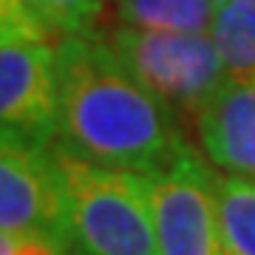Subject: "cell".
Returning <instances> with one entry per match:
<instances>
[{
    "instance_id": "8",
    "label": "cell",
    "mask_w": 255,
    "mask_h": 255,
    "mask_svg": "<svg viewBox=\"0 0 255 255\" xmlns=\"http://www.w3.org/2000/svg\"><path fill=\"white\" fill-rule=\"evenodd\" d=\"M221 0H114L117 23L153 31L210 34Z\"/></svg>"
},
{
    "instance_id": "1",
    "label": "cell",
    "mask_w": 255,
    "mask_h": 255,
    "mask_svg": "<svg viewBox=\"0 0 255 255\" xmlns=\"http://www.w3.org/2000/svg\"><path fill=\"white\" fill-rule=\"evenodd\" d=\"M54 145L82 162L153 176L184 153V133L164 100L145 88L100 34L54 43Z\"/></svg>"
},
{
    "instance_id": "3",
    "label": "cell",
    "mask_w": 255,
    "mask_h": 255,
    "mask_svg": "<svg viewBox=\"0 0 255 255\" xmlns=\"http://www.w3.org/2000/svg\"><path fill=\"white\" fill-rule=\"evenodd\" d=\"M108 48L145 88L164 100L176 114H193L227 77L221 54L210 34L153 31L111 26L102 31Z\"/></svg>"
},
{
    "instance_id": "7",
    "label": "cell",
    "mask_w": 255,
    "mask_h": 255,
    "mask_svg": "<svg viewBox=\"0 0 255 255\" xmlns=\"http://www.w3.org/2000/svg\"><path fill=\"white\" fill-rule=\"evenodd\" d=\"M193 119L213 167L255 179V77H224Z\"/></svg>"
},
{
    "instance_id": "6",
    "label": "cell",
    "mask_w": 255,
    "mask_h": 255,
    "mask_svg": "<svg viewBox=\"0 0 255 255\" xmlns=\"http://www.w3.org/2000/svg\"><path fill=\"white\" fill-rule=\"evenodd\" d=\"M0 133L51 145L57 133V54L48 40L0 43Z\"/></svg>"
},
{
    "instance_id": "11",
    "label": "cell",
    "mask_w": 255,
    "mask_h": 255,
    "mask_svg": "<svg viewBox=\"0 0 255 255\" xmlns=\"http://www.w3.org/2000/svg\"><path fill=\"white\" fill-rule=\"evenodd\" d=\"M105 6L108 0H26V9L37 26L54 43L71 34H94Z\"/></svg>"
},
{
    "instance_id": "2",
    "label": "cell",
    "mask_w": 255,
    "mask_h": 255,
    "mask_svg": "<svg viewBox=\"0 0 255 255\" xmlns=\"http://www.w3.org/2000/svg\"><path fill=\"white\" fill-rule=\"evenodd\" d=\"M65 184V255H159L147 176L82 162L54 145Z\"/></svg>"
},
{
    "instance_id": "12",
    "label": "cell",
    "mask_w": 255,
    "mask_h": 255,
    "mask_svg": "<svg viewBox=\"0 0 255 255\" xmlns=\"http://www.w3.org/2000/svg\"><path fill=\"white\" fill-rule=\"evenodd\" d=\"M3 40H48L26 9V0H0V43Z\"/></svg>"
},
{
    "instance_id": "4",
    "label": "cell",
    "mask_w": 255,
    "mask_h": 255,
    "mask_svg": "<svg viewBox=\"0 0 255 255\" xmlns=\"http://www.w3.org/2000/svg\"><path fill=\"white\" fill-rule=\"evenodd\" d=\"M216 182L219 173L190 145L173 164L147 176L159 255H221Z\"/></svg>"
},
{
    "instance_id": "9",
    "label": "cell",
    "mask_w": 255,
    "mask_h": 255,
    "mask_svg": "<svg viewBox=\"0 0 255 255\" xmlns=\"http://www.w3.org/2000/svg\"><path fill=\"white\" fill-rule=\"evenodd\" d=\"M221 255H255V179L224 173L216 182Z\"/></svg>"
},
{
    "instance_id": "13",
    "label": "cell",
    "mask_w": 255,
    "mask_h": 255,
    "mask_svg": "<svg viewBox=\"0 0 255 255\" xmlns=\"http://www.w3.org/2000/svg\"><path fill=\"white\" fill-rule=\"evenodd\" d=\"M14 255H65V250L51 238H40V236H28L17 241V253Z\"/></svg>"
},
{
    "instance_id": "14",
    "label": "cell",
    "mask_w": 255,
    "mask_h": 255,
    "mask_svg": "<svg viewBox=\"0 0 255 255\" xmlns=\"http://www.w3.org/2000/svg\"><path fill=\"white\" fill-rule=\"evenodd\" d=\"M17 236H11L6 230H0V255H14L17 253Z\"/></svg>"
},
{
    "instance_id": "10",
    "label": "cell",
    "mask_w": 255,
    "mask_h": 255,
    "mask_svg": "<svg viewBox=\"0 0 255 255\" xmlns=\"http://www.w3.org/2000/svg\"><path fill=\"white\" fill-rule=\"evenodd\" d=\"M210 37L227 77H255V0H221Z\"/></svg>"
},
{
    "instance_id": "5",
    "label": "cell",
    "mask_w": 255,
    "mask_h": 255,
    "mask_svg": "<svg viewBox=\"0 0 255 255\" xmlns=\"http://www.w3.org/2000/svg\"><path fill=\"white\" fill-rule=\"evenodd\" d=\"M0 230L65 244V184L54 142L0 133Z\"/></svg>"
}]
</instances>
